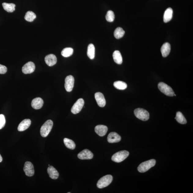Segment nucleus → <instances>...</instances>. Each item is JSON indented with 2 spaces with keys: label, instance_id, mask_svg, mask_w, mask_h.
Instances as JSON below:
<instances>
[{
  "label": "nucleus",
  "instance_id": "obj_1",
  "mask_svg": "<svg viewBox=\"0 0 193 193\" xmlns=\"http://www.w3.org/2000/svg\"><path fill=\"white\" fill-rule=\"evenodd\" d=\"M156 163V161L154 159L146 161L139 165L138 167V170L140 173H145L152 167L154 166Z\"/></svg>",
  "mask_w": 193,
  "mask_h": 193
},
{
  "label": "nucleus",
  "instance_id": "obj_2",
  "mask_svg": "<svg viewBox=\"0 0 193 193\" xmlns=\"http://www.w3.org/2000/svg\"><path fill=\"white\" fill-rule=\"evenodd\" d=\"M53 126V122L52 120H48L42 125L41 127L40 133L43 137H47L52 130Z\"/></svg>",
  "mask_w": 193,
  "mask_h": 193
},
{
  "label": "nucleus",
  "instance_id": "obj_3",
  "mask_svg": "<svg viewBox=\"0 0 193 193\" xmlns=\"http://www.w3.org/2000/svg\"><path fill=\"white\" fill-rule=\"evenodd\" d=\"M113 180V177L111 175H107L101 178L98 180L97 184V187L102 188L106 187L111 183Z\"/></svg>",
  "mask_w": 193,
  "mask_h": 193
},
{
  "label": "nucleus",
  "instance_id": "obj_4",
  "mask_svg": "<svg viewBox=\"0 0 193 193\" xmlns=\"http://www.w3.org/2000/svg\"><path fill=\"white\" fill-rule=\"evenodd\" d=\"M129 155V153L127 150H122L116 153L112 157V160L114 162L119 163L126 159Z\"/></svg>",
  "mask_w": 193,
  "mask_h": 193
},
{
  "label": "nucleus",
  "instance_id": "obj_5",
  "mask_svg": "<svg viewBox=\"0 0 193 193\" xmlns=\"http://www.w3.org/2000/svg\"><path fill=\"white\" fill-rule=\"evenodd\" d=\"M158 88L161 92L169 96H173L175 93L173 89L164 82H160L158 84Z\"/></svg>",
  "mask_w": 193,
  "mask_h": 193
},
{
  "label": "nucleus",
  "instance_id": "obj_6",
  "mask_svg": "<svg viewBox=\"0 0 193 193\" xmlns=\"http://www.w3.org/2000/svg\"><path fill=\"white\" fill-rule=\"evenodd\" d=\"M134 114L137 118L142 121H146L149 119V113L146 110L141 108L135 109Z\"/></svg>",
  "mask_w": 193,
  "mask_h": 193
},
{
  "label": "nucleus",
  "instance_id": "obj_7",
  "mask_svg": "<svg viewBox=\"0 0 193 193\" xmlns=\"http://www.w3.org/2000/svg\"><path fill=\"white\" fill-rule=\"evenodd\" d=\"M84 102L82 98H80L76 102L72 107L71 111L74 114L79 113L82 109L84 105Z\"/></svg>",
  "mask_w": 193,
  "mask_h": 193
},
{
  "label": "nucleus",
  "instance_id": "obj_8",
  "mask_svg": "<svg viewBox=\"0 0 193 193\" xmlns=\"http://www.w3.org/2000/svg\"><path fill=\"white\" fill-rule=\"evenodd\" d=\"M75 79L73 76H67L65 80V90L68 92H71L74 87Z\"/></svg>",
  "mask_w": 193,
  "mask_h": 193
},
{
  "label": "nucleus",
  "instance_id": "obj_9",
  "mask_svg": "<svg viewBox=\"0 0 193 193\" xmlns=\"http://www.w3.org/2000/svg\"><path fill=\"white\" fill-rule=\"evenodd\" d=\"M23 170L25 175L28 176H32L34 175V168L33 165L31 162L29 161L25 162Z\"/></svg>",
  "mask_w": 193,
  "mask_h": 193
},
{
  "label": "nucleus",
  "instance_id": "obj_10",
  "mask_svg": "<svg viewBox=\"0 0 193 193\" xmlns=\"http://www.w3.org/2000/svg\"><path fill=\"white\" fill-rule=\"evenodd\" d=\"M35 69V65L34 63L32 61H29L23 65L22 71L24 74H31L34 72Z\"/></svg>",
  "mask_w": 193,
  "mask_h": 193
},
{
  "label": "nucleus",
  "instance_id": "obj_11",
  "mask_svg": "<svg viewBox=\"0 0 193 193\" xmlns=\"http://www.w3.org/2000/svg\"><path fill=\"white\" fill-rule=\"evenodd\" d=\"M77 156L80 160H90L93 158V154L90 150L85 149L80 152Z\"/></svg>",
  "mask_w": 193,
  "mask_h": 193
},
{
  "label": "nucleus",
  "instance_id": "obj_12",
  "mask_svg": "<svg viewBox=\"0 0 193 193\" xmlns=\"http://www.w3.org/2000/svg\"><path fill=\"white\" fill-rule=\"evenodd\" d=\"M95 98L97 104L101 107H104L106 104V99L102 93L98 92L95 93Z\"/></svg>",
  "mask_w": 193,
  "mask_h": 193
},
{
  "label": "nucleus",
  "instance_id": "obj_13",
  "mask_svg": "<svg viewBox=\"0 0 193 193\" xmlns=\"http://www.w3.org/2000/svg\"><path fill=\"white\" fill-rule=\"evenodd\" d=\"M108 130L107 127L103 125H97L95 128V132L101 137L104 136L106 134Z\"/></svg>",
  "mask_w": 193,
  "mask_h": 193
},
{
  "label": "nucleus",
  "instance_id": "obj_14",
  "mask_svg": "<svg viewBox=\"0 0 193 193\" xmlns=\"http://www.w3.org/2000/svg\"><path fill=\"white\" fill-rule=\"evenodd\" d=\"M121 137L117 133L112 132L109 133L107 137V141L110 143H114L119 142Z\"/></svg>",
  "mask_w": 193,
  "mask_h": 193
},
{
  "label": "nucleus",
  "instance_id": "obj_15",
  "mask_svg": "<svg viewBox=\"0 0 193 193\" xmlns=\"http://www.w3.org/2000/svg\"><path fill=\"white\" fill-rule=\"evenodd\" d=\"M45 61L46 65L49 66L51 67L56 64L57 62V57L54 54H49L45 57Z\"/></svg>",
  "mask_w": 193,
  "mask_h": 193
},
{
  "label": "nucleus",
  "instance_id": "obj_16",
  "mask_svg": "<svg viewBox=\"0 0 193 193\" xmlns=\"http://www.w3.org/2000/svg\"><path fill=\"white\" fill-rule=\"evenodd\" d=\"M43 101L40 97L34 99L32 102V106L34 109H41L43 105Z\"/></svg>",
  "mask_w": 193,
  "mask_h": 193
},
{
  "label": "nucleus",
  "instance_id": "obj_17",
  "mask_svg": "<svg viewBox=\"0 0 193 193\" xmlns=\"http://www.w3.org/2000/svg\"><path fill=\"white\" fill-rule=\"evenodd\" d=\"M31 124V121L28 119L23 120L19 125L18 127V131L22 132L26 130L30 126Z\"/></svg>",
  "mask_w": 193,
  "mask_h": 193
},
{
  "label": "nucleus",
  "instance_id": "obj_18",
  "mask_svg": "<svg viewBox=\"0 0 193 193\" xmlns=\"http://www.w3.org/2000/svg\"><path fill=\"white\" fill-rule=\"evenodd\" d=\"M47 172L50 177L52 179L56 180L58 179L59 176V173L54 167L50 166L47 169Z\"/></svg>",
  "mask_w": 193,
  "mask_h": 193
},
{
  "label": "nucleus",
  "instance_id": "obj_19",
  "mask_svg": "<svg viewBox=\"0 0 193 193\" xmlns=\"http://www.w3.org/2000/svg\"><path fill=\"white\" fill-rule=\"evenodd\" d=\"M161 52L163 57H167L171 51V46L170 44L168 43H164L161 48Z\"/></svg>",
  "mask_w": 193,
  "mask_h": 193
},
{
  "label": "nucleus",
  "instance_id": "obj_20",
  "mask_svg": "<svg viewBox=\"0 0 193 193\" xmlns=\"http://www.w3.org/2000/svg\"><path fill=\"white\" fill-rule=\"evenodd\" d=\"M173 10L171 8H169L165 10L164 16V21L165 23H167L170 21L173 18Z\"/></svg>",
  "mask_w": 193,
  "mask_h": 193
},
{
  "label": "nucleus",
  "instance_id": "obj_21",
  "mask_svg": "<svg viewBox=\"0 0 193 193\" xmlns=\"http://www.w3.org/2000/svg\"><path fill=\"white\" fill-rule=\"evenodd\" d=\"M113 57L114 61L117 64L121 65L122 63V57L119 51H115L113 53Z\"/></svg>",
  "mask_w": 193,
  "mask_h": 193
},
{
  "label": "nucleus",
  "instance_id": "obj_22",
  "mask_svg": "<svg viewBox=\"0 0 193 193\" xmlns=\"http://www.w3.org/2000/svg\"><path fill=\"white\" fill-rule=\"evenodd\" d=\"M95 46L92 44H89L88 46L87 56L91 59H93L95 57Z\"/></svg>",
  "mask_w": 193,
  "mask_h": 193
},
{
  "label": "nucleus",
  "instance_id": "obj_23",
  "mask_svg": "<svg viewBox=\"0 0 193 193\" xmlns=\"http://www.w3.org/2000/svg\"><path fill=\"white\" fill-rule=\"evenodd\" d=\"M2 6L4 9L8 12H13L15 10L16 5L13 3H4Z\"/></svg>",
  "mask_w": 193,
  "mask_h": 193
},
{
  "label": "nucleus",
  "instance_id": "obj_24",
  "mask_svg": "<svg viewBox=\"0 0 193 193\" xmlns=\"http://www.w3.org/2000/svg\"><path fill=\"white\" fill-rule=\"evenodd\" d=\"M64 143L66 147L69 149L74 150L76 147V144L72 140L65 138L64 139Z\"/></svg>",
  "mask_w": 193,
  "mask_h": 193
},
{
  "label": "nucleus",
  "instance_id": "obj_25",
  "mask_svg": "<svg viewBox=\"0 0 193 193\" xmlns=\"http://www.w3.org/2000/svg\"><path fill=\"white\" fill-rule=\"evenodd\" d=\"M125 32L122 28L118 27L114 31V35L116 39H120L124 36Z\"/></svg>",
  "mask_w": 193,
  "mask_h": 193
},
{
  "label": "nucleus",
  "instance_id": "obj_26",
  "mask_svg": "<svg viewBox=\"0 0 193 193\" xmlns=\"http://www.w3.org/2000/svg\"><path fill=\"white\" fill-rule=\"evenodd\" d=\"M177 121L182 124H185L187 123L186 119L180 112H177L175 118Z\"/></svg>",
  "mask_w": 193,
  "mask_h": 193
},
{
  "label": "nucleus",
  "instance_id": "obj_27",
  "mask_svg": "<svg viewBox=\"0 0 193 193\" xmlns=\"http://www.w3.org/2000/svg\"><path fill=\"white\" fill-rule=\"evenodd\" d=\"M36 18V15L33 12L29 11L26 13L24 17L25 20L29 22H32Z\"/></svg>",
  "mask_w": 193,
  "mask_h": 193
},
{
  "label": "nucleus",
  "instance_id": "obj_28",
  "mask_svg": "<svg viewBox=\"0 0 193 193\" xmlns=\"http://www.w3.org/2000/svg\"><path fill=\"white\" fill-rule=\"evenodd\" d=\"M113 85L118 90H124L127 88V84L124 82L121 81H117L114 83Z\"/></svg>",
  "mask_w": 193,
  "mask_h": 193
},
{
  "label": "nucleus",
  "instance_id": "obj_29",
  "mask_svg": "<svg viewBox=\"0 0 193 193\" xmlns=\"http://www.w3.org/2000/svg\"><path fill=\"white\" fill-rule=\"evenodd\" d=\"M73 50L71 48H66L64 49L61 52V54L65 57H69L73 54Z\"/></svg>",
  "mask_w": 193,
  "mask_h": 193
},
{
  "label": "nucleus",
  "instance_id": "obj_30",
  "mask_svg": "<svg viewBox=\"0 0 193 193\" xmlns=\"http://www.w3.org/2000/svg\"><path fill=\"white\" fill-rule=\"evenodd\" d=\"M106 18L108 22H113L115 18V15H114V12L112 10H109L107 12Z\"/></svg>",
  "mask_w": 193,
  "mask_h": 193
},
{
  "label": "nucleus",
  "instance_id": "obj_31",
  "mask_svg": "<svg viewBox=\"0 0 193 193\" xmlns=\"http://www.w3.org/2000/svg\"><path fill=\"white\" fill-rule=\"evenodd\" d=\"M6 124L5 117L3 114H0V130L3 128Z\"/></svg>",
  "mask_w": 193,
  "mask_h": 193
},
{
  "label": "nucleus",
  "instance_id": "obj_32",
  "mask_svg": "<svg viewBox=\"0 0 193 193\" xmlns=\"http://www.w3.org/2000/svg\"><path fill=\"white\" fill-rule=\"evenodd\" d=\"M7 68L6 66L0 64V74H5L7 72Z\"/></svg>",
  "mask_w": 193,
  "mask_h": 193
},
{
  "label": "nucleus",
  "instance_id": "obj_33",
  "mask_svg": "<svg viewBox=\"0 0 193 193\" xmlns=\"http://www.w3.org/2000/svg\"><path fill=\"white\" fill-rule=\"evenodd\" d=\"M3 159L2 158V156H1V154H0V162H1L2 161Z\"/></svg>",
  "mask_w": 193,
  "mask_h": 193
}]
</instances>
